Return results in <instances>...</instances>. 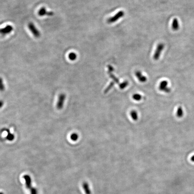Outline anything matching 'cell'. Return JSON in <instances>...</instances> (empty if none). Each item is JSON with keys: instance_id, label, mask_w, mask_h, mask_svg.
I'll return each instance as SVG.
<instances>
[{"instance_id": "obj_17", "label": "cell", "mask_w": 194, "mask_h": 194, "mask_svg": "<svg viewBox=\"0 0 194 194\" xmlns=\"http://www.w3.org/2000/svg\"><path fill=\"white\" fill-rule=\"evenodd\" d=\"M115 84L114 83L113 81H112V82H111V83L109 84V85L107 87V88L104 91V93H107L111 89V88L113 87V86H114Z\"/></svg>"}, {"instance_id": "obj_9", "label": "cell", "mask_w": 194, "mask_h": 194, "mask_svg": "<svg viewBox=\"0 0 194 194\" xmlns=\"http://www.w3.org/2000/svg\"><path fill=\"white\" fill-rule=\"evenodd\" d=\"M38 15H39L41 16L45 15L48 16H53L54 15V13L51 11L48 12V11H47L45 8V7H42L38 11Z\"/></svg>"}, {"instance_id": "obj_15", "label": "cell", "mask_w": 194, "mask_h": 194, "mask_svg": "<svg viewBox=\"0 0 194 194\" xmlns=\"http://www.w3.org/2000/svg\"><path fill=\"white\" fill-rule=\"evenodd\" d=\"M133 98L136 101H139L142 99V96L138 93H135L133 95Z\"/></svg>"}, {"instance_id": "obj_14", "label": "cell", "mask_w": 194, "mask_h": 194, "mask_svg": "<svg viewBox=\"0 0 194 194\" xmlns=\"http://www.w3.org/2000/svg\"><path fill=\"white\" fill-rule=\"evenodd\" d=\"M15 135L9 132V131L8 133V134L6 136V139L9 141H12L15 139Z\"/></svg>"}, {"instance_id": "obj_19", "label": "cell", "mask_w": 194, "mask_h": 194, "mask_svg": "<svg viewBox=\"0 0 194 194\" xmlns=\"http://www.w3.org/2000/svg\"><path fill=\"white\" fill-rule=\"evenodd\" d=\"M70 138H71V140H73V141H76L77 140L78 138H79L78 135L76 133H73L71 135Z\"/></svg>"}, {"instance_id": "obj_18", "label": "cell", "mask_w": 194, "mask_h": 194, "mask_svg": "<svg viewBox=\"0 0 194 194\" xmlns=\"http://www.w3.org/2000/svg\"><path fill=\"white\" fill-rule=\"evenodd\" d=\"M68 58L70 60L73 61V60H75L76 59L77 55H76V54L74 53H71L69 54Z\"/></svg>"}, {"instance_id": "obj_7", "label": "cell", "mask_w": 194, "mask_h": 194, "mask_svg": "<svg viewBox=\"0 0 194 194\" xmlns=\"http://www.w3.org/2000/svg\"><path fill=\"white\" fill-rule=\"evenodd\" d=\"M13 27L11 25H8L6 26L4 28L0 29V34L3 35H5L6 34L10 33L11 31H13Z\"/></svg>"}, {"instance_id": "obj_1", "label": "cell", "mask_w": 194, "mask_h": 194, "mask_svg": "<svg viewBox=\"0 0 194 194\" xmlns=\"http://www.w3.org/2000/svg\"><path fill=\"white\" fill-rule=\"evenodd\" d=\"M164 48V44L160 43L158 44L155 49V52L153 55V59L155 60H158L161 56V54Z\"/></svg>"}, {"instance_id": "obj_22", "label": "cell", "mask_w": 194, "mask_h": 194, "mask_svg": "<svg viewBox=\"0 0 194 194\" xmlns=\"http://www.w3.org/2000/svg\"><path fill=\"white\" fill-rule=\"evenodd\" d=\"M4 102L2 100H0V108L3 106Z\"/></svg>"}, {"instance_id": "obj_16", "label": "cell", "mask_w": 194, "mask_h": 194, "mask_svg": "<svg viewBox=\"0 0 194 194\" xmlns=\"http://www.w3.org/2000/svg\"><path fill=\"white\" fill-rule=\"evenodd\" d=\"M129 85V82L128 81H124L123 82L120 83L119 85V87L120 89L123 90L124 89V88L127 87V86Z\"/></svg>"}, {"instance_id": "obj_21", "label": "cell", "mask_w": 194, "mask_h": 194, "mask_svg": "<svg viewBox=\"0 0 194 194\" xmlns=\"http://www.w3.org/2000/svg\"><path fill=\"white\" fill-rule=\"evenodd\" d=\"M30 189H31V194H37V191L36 189L33 187H31Z\"/></svg>"}, {"instance_id": "obj_5", "label": "cell", "mask_w": 194, "mask_h": 194, "mask_svg": "<svg viewBox=\"0 0 194 194\" xmlns=\"http://www.w3.org/2000/svg\"><path fill=\"white\" fill-rule=\"evenodd\" d=\"M66 99V95L63 93L60 94L59 97L58 101L57 102V108L58 110H61L62 108L65 100Z\"/></svg>"}, {"instance_id": "obj_4", "label": "cell", "mask_w": 194, "mask_h": 194, "mask_svg": "<svg viewBox=\"0 0 194 194\" xmlns=\"http://www.w3.org/2000/svg\"><path fill=\"white\" fill-rule=\"evenodd\" d=\"M107 68H108V74L110 76V77L111 78V79L113 80V82H114L115 84H118L119 85V79L117 78L114 75V74L112 73L113 71H114V68L111 66V65H107Z\"/></svg>"}, {"instance_id": "obj_11", "label": "cell", "mask_w": 194, "mask_h": 194, "mask_svg": "<svg viewBox=\"0 0 194 194\" xmlns=\"http://www.w3.org/2000/svg\"><path fill=\"white\" fill-rule=\"evenodd\" d=\"M23 178L25 180L26 186L27 188L30 189L31 187V179L30 177L28 175H25L23 176Z\"/></svg>"}, {"instance_id": "obj_20", "label": "cell", "mask_w": 194, "mask_h": 194, "mask_svg": "<svg viewBox=\"0 0 194 194\" xmlns=\"http://www.w3.org/2000/svg\"><path fill=\"white\" fill-rule=\"evenodd\" d=\"M5 85L3 83L2 79L1 77H0V91H3L5 90Z\"/></svg>"}, {"instance_id": "obj_12", "label": "cell", "mask_w": 194, "mask_h": 194, "mask_svg": "<svg viewBox=\"0 0 194 194\" xmlns=\"http://www.w3.org/2000/svg\"><path fill=\"white\" fill-rule=\"evenodd\" d=\"M184 115V111L182 107L181 106H179L177 111L176 116L179 118H181Z\"/></svg>"}, {"instance_id": "obj_13", "label": "cell", "mask_w": 194, "mask_h": 194, "mask_svg": "<svg viewBox=\"0 0 194 194\" xmlns=\"http://www.w3.org/2000/svg\"><path fill=\"white\" fill-rule=\"evenodd\" d=\"M130 116L132 117V119L136 121L138 119V114L137 112L135 110H133L130 112Z\"/></svg>"}, {"instance_id": "obj_3", "label": "cell", "mask_w": 194, "mask_h": 194, "mask_svg": "<svg viewBox=\"0 0 194 194\" xmlns=\"http://www.w3.org/2000/svg\"><path fill=\"white\" fill-rule=\"evenodd\" d=\"M124 15V12L123 11H119L114 16L110 17L107 20V22L108 23H113L117 21L119 18L123 17Z\"/></svg>"}, {"instance_id": "obj_6", "label": "cell", "mask_w": 194, "mask_h": 194, "mask_svg": "<svg viewBox=\"0 0 194 194\" xmlns=\"http://www.w3.org/2000/svg\"><path fill=\"white\" fill-rule=\"evenodd\" d=\"M28 27H29V29L30 30V31H31V33L33 34L34 36L35 37H36V38H39V37L40 36V33L39 32V31L37 29L36 27L34 25L33 23H30L28 25Z\"/></svg>"}, {"instance_id": "obj_10", "label": "cell", "mask_w": 194, "mask_h": 194, "mask_svg": "<svg viewBox=\"0 0 194 194\" xmlns=\"http://www.w3.org/2000/svg\"><path fill=\"white\" fill-rule=\"evenodd\" d=\"M179 20L177 18H174L172 23V28L173 31H178L179 29Z\"/></svg>"}, {"instance_id": "obj_8", "label": "cell", "mask_w": 194, "mask_h": 194, "mask_svg": "<svg viewBox=\"0 0 194 194\" xmlns=\"http://www.w3.org/2000/svg\"><path fill=\"white\" fill-rule=\"evenodd\" d=\"M135 74L137 78V79L141 82L144 83V82H145L147 80V78L146 77V76H145V75H143L142 74V72H140L139 71H136L135 72Z\"/></svg>"}, {"instance_id": "obj_2", "label": "cell", "mask_w": 194, "mask_h": 194, "mask_svg": "<svg viewBox=\"0 0 194 194\" xmlns=\"http://www.w3.org/2000/svg\"><path fill=\"white\" fill-rule=\"evenodd\" d=\"M168 83L167 80H164L161 81L159 85V89L160 90L166 93H169L171 92L170 88L168 87Z\"/></svg>"}, {"instance_id": "obj_23", "label": "cell", "mask_w": 194, "mask_h": 194, "mask_svg": "<svg viewBox=\"0 0 194 194\" xmlns=\"http://www.w3.org/2000/svg\"><path fill=\"white\" fill-rule=\"evenodd\" d=\"M191 161H192V162H194V155H193L192 157H191Z\"/></svg>"}, {"instance_id": "obj_24", "label": "cell", "mask_w": 194, "mask_h": 194, "mask_svg": "<svg viewBox=\"0 0 194 194\" xmlns=\"http://www.w3.org/2000/svg\"><path fill=\"white\" fill-rule=\"evenodd\" d=\"M0 194H4L2 192H0Z\"/></svg>"}]
</instances>
